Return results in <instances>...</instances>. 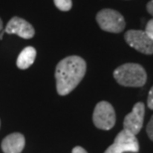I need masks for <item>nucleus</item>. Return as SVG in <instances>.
<instances>
[{
    "label": "nucleus",
    "mask_w": 153,
    "mask_h": 153,
    "mask_svg": "<svg viewBox=\"0 0 153 153\" xmlns=\"http://www.w3.org/2000/svg\"><path fill=\"white\" fill-rule=\"evenodd\" d=\"M87 72V63L79 56H69L57 65L56 78L57 91L60 96H67L76 88Z\"/></svg>",
    "instance_id": "1"
},
{
    "label": "nucleus",
    "mask_w": 153,
    "mask_h": 153,
    "mask_svg": "<svg viewBox=\"0 0 153 153\" xmlns=\"http://www.w3.org/2000/svg\"><path fill=\"white\" fill-rule=\"evenodd\" d=\"M114 76L119 85L128 88H141L147 81L144 68L136 63H126L119 66L114 70Z\"/></svg>",
    "instance_id": "2"
},
{
    "label": "nucleus",
    "mask_w": 153,
    "mask_h": 153,
    "mask_svg": "<svg viewBox=\"0 0 153 153\" xmlns=\"http://www.w3.org/2000/svg\"><path fill=\"white\" fill-rule=\"evenodd\" d=\"M97 22L100 29L109 33H120L125 28V20L118 11L105 8L97 14Z\"/></svg>",
    "instance_id": "3"
},
{
    "label": "nucleus",
    "mask_w": 153,
    "mask_h": 153,
    "mask_svg": "<svg viewBox=\"0 0 153 153\" xmlns=\"http://www.w3.org/2000/svg\"><path fill=\"white\" fill-rule=\"evenodd\" d=\"M116 115L114 108L108 102H100L94 108L93 121L97 128L102 130H109L114 126Z\"/></svg>",
    "instance_id": "4"
},
{
    "label": "nucleus",
    "mask_w": 153,
    "mask_h": 153,
    "mask_svg": "<svg viewBox=\"0 0 153 153\" xmlns=\"http://www.w3.org/2000/svg\"><path fill=\"white\" fill-rule=\"evenodd\" d=\"M139 151V143L136 135L122 129L116 135L114 143L105 151V153H137Z\"/></svg>",
    "instance_id": "5"
},
{
    "label": "nucleus",
    "mask_w": 153,
    "mask_h": 153,
    "mask_svg": "<svg viewBox=\"0 0 153 153\" xmlns=\"http://www.w3.org/2000/svg\"><path fill=\"white\" fill-rule=\"evenodd\" d=\"M125 42L131 48L144 55L153 54V40L142 30H128L124 34Z\"/></svg>",
    "instance_id": "6"
},
{
    "label": "nucleus",
    "mask_w": 153,
    "mask_h": 153,
    "mask_svg": "<svg viewBox=\"0 0 153 153\" xmlns=\"http://www.w3.org/2000/svg\"><path fill=\"white\" fill-rule=\"evenodd\" d=\"M144 116H145L144 103L141 102H136L133 105L132 111L124 117L123 129L132 133L133 135H137L143 126Z\"/></svg>",
    "instance_id": "7"
},
{
    "label": "nucleus",
    "mask_w": 153,
    "mask_h": 153,
    "mask_svg": "<svg viewBox=\"0 0 153 153\" xmlns=\"http://www.w3.org/2000/svg\"><path fill=\"white\" fill-rule=\"evenodd\" d=\"M5 33L16 34L23 39H31L35 35V29L28 21L15 16L7 23Z\"/></svg>",
    "instance_id": "8"
},
{
    "label": "nucleus",
    "mask_w": 153,
    "mask_h": 153,
    "mask_svg": "<svg viewBox=\"0 0 153 153\" xmlns=\"http://www.w3.org/2000/svg\"><path fill=\"white\" fill-rule=\"evenodd\" d=\"M25 146V138L23 134L11 133L2 140L1 148L4 153H21Z\"/></svg>",
    "instance_id": "9"
},
{
    "label": "nucleus",
    "mask_w": 153,
    "mask_h": 153,
    "mask_svg": "<svg viewBox=\"0 0 153 153\" xmlns=\"http://www.w3.org/2000/svg\"><path fill=\"white\" fill-rule=\"evenodd\" d=\"M36 55H37V52H36V49L34 47L29 46V47L24 48L17 58V67L21 70L28 69L34 63Z\"/></svg>",
    "instance_id": "10"
},
{
    "label": "nucleus",
    "mask_w": 153,
    "mask_h": 153,
    "mask_svg": "<svg viewBox=\"0 0 153 153\" xmlns=\"http://www.w3.org/2000/svg\"><path fill=\"white\" fill-rule=\"evenodd\" d=\"M54 3L61 11H69L73 6L72 0H54Z\"/></svg>",
    "instance_id": "11"
},
{
    "label": "nucleus",
    "mask_w": 153,
    "mask_h": 153,
    "mask_svg": "<svg viewBox=\"0 0 153 153\" xmlns=\"http://www.w3.org/2000/svg\"><path fill=\"white\" fill-rule=\"evenodd\" d=\"M146 133H147L149 139L153 141V115L151 116L147 125H146Z\"/></svg>",
    "instance_id": "12"
},
{
    "label": "nucleus",
    "mask_w": 153,
    "mask_h": 153,
    "mask_svg": "<svg viewBox=\"0 0 153 153\" xmlns=\"http://www.w3.org/2000/svg\"><path fill=\"white\" fill-rule=\"evenodd\" d=\"M144 31H145L146 34H147L149 37L153 40V18L151 20H149L147 22V24H146Z\"/></svg>",
    "instance_id": "13"
},
{
    "label": "nucleus",
    "mask_w": 153,
    "mask_h": 153,
    "mask_svg": "<svg viewBox=\"0 0 153 153\" xmlns=\"http://www.w3.org/2000/svg\"><path fill=\"white\" fill-rule=\"evenodd\" d=\"M147 106L153 111V87L150 88L147 97Z\"/></svg>",
    "instance_id": "14"
},
{
    "label": "nucleus",
    "mask_w": 153,
    "mask_h": 153,
    "mask_svg": "<svg viewBox=\"0 0 153 153\" xmlns=\"http://www.w3.org/2000/svg\"><path fill=\"white\" fill-rule=\"evenodd\" d=\"M72 153H88V152L85 148L81 147V146H76V147L73 148Z\"/></svg>",
    "instance_id": "15"
},
{
    "label": "nucleus",
    "mask_w": 153,
    "mask_h": 153,
    "mask_svg": "<svg viewBox=\"0 0 153 153\" xmlns=\"http://www.w3.org/2000/svg\"><path fill=\"white\" fill-rule=\"evenodd\" d=\"M146 9H147L148 13L151 15V16H153V0H150L147 5H146Z\"/></svg>",
    "instance_id": "16"
},
{
    "label": "nucleus",
    "mask_w": 153,
    "mask_h": 153,
    "mask_svg": "<svg viewBox=\"0 0 153 153\" xmlns=\"http://www.w3.org/2000/svg\"><path fill=\"white\" fill-rule=\"evenodd\" d=\"M2 29H3V22H2L1 18H0V32H1Z\"/></svg>",
    "instance_id": "17"
},
{
    "label": "nucleus",
    "mask_w": 153,
    "mask_h": 153,
    "mask_svg": "<svg viewBox=\"0 0 153 153\" xmlns=\"http://www.w3.org/2000/svg\"><path fill=\"white\" fill-rule=\"evenodd\" d=\"M3 38V32L1 33V34H0V39H2Z\"/></svg>",
    "instance_id": "18"
}]
</instances>
